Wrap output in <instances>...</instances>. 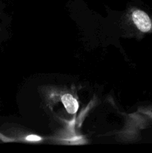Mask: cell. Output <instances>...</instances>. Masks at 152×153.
I'll return each mask as SVG.
<instances>
[{
    "label": "cell",
    "mask_w": 152,
    "mask_h": 153,
    "mask_svg": "<svg viewBox=\"0 0 152 153\" xmlns=\"http://www.w3.org/2000/svg\"><path fill=\"white\" fill-rule=\"evenodd\" d=\"M133 20L137 28L142 32H148L151 28V22L146 13L140 10H136L133 12Z\"/></svg>",
    "instance_id": "cell-1"
},
{
    "label": "cell",
    "mask_w": 152,
    "mask_h": 153,
    "mask_svg": "<svg viewBox=\"0 0 152 153\" xmlns=\"http://www.w3.org/2000/svg\"><path fill=\"white\" fill-rule=\"evenodd\" d=\"M61 101L68 113L73 114L77 112L78 109V103L71 94H65L63 96Z\"/></svg>",
    "instance_id": "cell-2"
},
{
    "label": "cell",
    "mask_w": 152,
    "mask_h": 153,
    "mask_svg": "<svg viewBox=\"0 0 152 153\" xmlns=\"http://www.w3.org/2000/svg\"><path fill=\"white\" fill-rule=\"evenodd\" d=\"M41 137H38L37 135H34V134H31V135L28 136L26 137V140H28V141H40L41 140Z\"/></svg>",
    "instance_id": "cell-3"
}]
</instances>
